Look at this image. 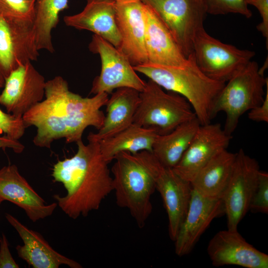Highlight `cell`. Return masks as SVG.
Masks as SVG:
<instances>
[{
	"label": "cell",
	"mask_w": 268,
	"mask_h": 268,
	"mask_svg": "<svg viewBox=\"0 0 268 268\" xmlns=\"http://www.w3.org/2000/svg\"><path fill=\"white\" fill-rule=\"evenodd\" d=\"M45 99L23 116L26 127L37 129L33 143L50 148L53 141L65 138L67 143L82 139L84 130L92 126L99 130L105 114L108 94L103 93L83 97L70 91L67 81L57 76L46 82Z\"/></svg>",
	"instance_id": "6da1fadb"
},
{
	"label": "cell",
	"mask_w": 268,
	"mask_h": 268,
	"mask_svg": "<svg viewBox=\"0 0 268 268\" xmlns=\"http://www.w3.org/2000/svg\"><path fill=\"white\" fill-rule=\"evenodd\" d=\"M77 151L73 156L58 161L53 166L52 176L62 183L66 196H54L57 204L69 217L99 209L103 201L113 191L112 177L109 163L103 158L98 141L82 139L76 142Z\"/></svg>",
	"instance_id": "7a4b0ae2"
},
{
	"label": "cell",
	"mask_w": 268,
	"mask_h": 268,
	"mask_svg": "<svg viewBox=\"0 0 268 268\" xmlns=\"http://www.w3.org/2000/svg\"><path fill=\"white\" fill-rule=\"evenodd\" d=\"M164 89L177 93L192 106L201 125L213 119L214 101L225 83L213 80L200 69L193 53L181 66H166L149 62L133 67Z\"/></svg>",
	"instance_id": "3957f363"
},
{
	"label": "cell",
	"mask_w": 268,
	"mask_h": 268,
	"mask_svg": "<svg viewBox=\"0 0 268 268\" xmlns=\"http://www.w3.org/2000/svg\"><path fill=\"white\" fill-rule=\"evenodd\" d=\"M111 172L117 204L127 208L138 227L142 228L152 210L154 180L134 154L121 152L114 158Z\"/></svg>",
	"instance_id": "277c9868"
},
{
	"label": "cell",
	"mask_w": 268,
	"mask_h": 268,
	"mask_svg": "<svg viewBox=\"0 0 268 268\" xmlns=\"http://www.w3.org/2000/svg\"><path fill=\"white\" fill-rule=\"evenodd\" d=\"M259 69L256 62L250 61L225 83L214 101L212 118L220 112L225 114L223 130L228 135L235 131L244 113L263 101L268 79Z\"/></svg>",
	"instance_id": "5b68a950"
},
{
	"label": "cell",
	"mask_w": 268,
	"mask_h": 268,
	"mask_svg": "<svg viewBox=\"0 0 268 268\" xmlns=\"http://www.w3.org/2000/svg\"><path fill=\"white\" fill-rule=\"evenodd\" d=\"M139 98L133 123L153 128L159 134H167L180 124L196 117L186 99L174 92H166L150 79L140 92Z\"/></svg>",
	"instance_id": "8992f818"
},
{
	"label": "cell",
	"mask_w": 268,
	"mask_h": 268,
	"mask_svg": "<svg viewBox=\"0 0 268 268\" xmlns=\"http://www.w3.org/2000/svg\"><path fill=\"white\" fill-rule=\"evenodd\" d=\"M134 155L149 173L160 194L168 215L169 235L174 241L189 208L192 185L172 168L162 165L152 152L145 150Z\"/></svg>",
	"instance_id": "52a82bcc"
},
{
	"label": "cell",
	"mask_w": 268,
	"mask_h": 268,
	"mask_svg": "<svg viewBox=\"0 0 268 268\" xmlns=\"http://www.w3.org/2000/svg\"><path fill=\"white\" fill-rule=\"evenodd\" d=\"M193 55L204 74L226 83L252 61L255 53L223 43L209 35L203 27L194 36Z\"/></svg>",
	"instance_id": "ba28073f"
},
{
	"label": "cell",
	"mask_w": 268,
	"mask_h": 268,
	"mask_svg": "<svg viewBox=\"0 0 268 268\" xmlns=\"http://www.w3.org/2000/svg\"><path fill=\"white\" fill-rule=\"evenodd\" d=\"M157 14L184 56L193 52L196 32L203 27L207 13L202 0H140Z\"/></svg>",
	"instance_id": "9c48e42d"
},
{
	"label": "cell",
	"mask_w": 268,
	"mask_h": 268,
	"mask_svg": "<svg viewBox=\"0 0 268 268\" xmlns=\"http://www.w3.org/2000/svg\"><path fill=\"white\" fill-rule=\"evenodd\" d=\"M89 48L100 56V74L92 83L90 93L110 94L114 89L128 87L141 92L146 82L136 73L129 60L121 51L102 38L93 34Z\"/></svg>",
	"instance_id": "30bf717a"
},
{
	"label": "cell",
	"mask_w": 268,
	"mask_h": 268,
	"mask_svg": "<svg viewBox=\"0 0 268 268\" xmlns=\"http://www.w3.org/2000/svg\"><path fill=\"white\" fill-rule=\"evenodd\" d=\"M260 171L257 161L243 149L236 153L231 176L222 198L227 229L238 230L239 223L249 210Z\"/></svg>",
	"instance_id": "8fae6325"
},
{
	"label": "cell",
	"mask_w": 268,
	"mask_h": 268,
	"mask_svg": "<svg viewBox=\"0 0 268 268\" xmlns=\"http://www.w3.org/2000/svg\"><path fill=\"white\" fill-rule=\"evenodd\" d=\"M39 56L33 23L0 16V72L4 77Z\"/></svg>",
	"instance_id": "7c38bea8"
},
{
	"label": "cell",
	"mask_w": 268,
	"mask_h": 268,
	"mask_svg": "<svg viewBox=\"0 0 268 268\" xmlns=\"http://www.w3.org/2000/svg\"><path fill=\"white\" fill-rule=\"evenodd\" d=\"M46 81L31 62L20 66L5 78L0 104L7 113L23 116L43 100Z\"/></svg>",
	"instance_id": "4fadbf2b"
},
{
	"label": "cell",
	"mask_w": 268,
	"mask_h": 268,
	"mask_svg": "<svg viewBox=\"0 0 268 268\" xmlns=\"http://www.w3.org/2000/svg\"><path fill=\"white\" fill-rule=\"evenodd\" d=\"M231 138L219 124L201 125L182 158L172 168L173 171L191 183L214 155L227 149Z\"/></svg>",
	"instance_id": "5bb4252c"
},
{
	"label": "cell",
	"mask_w": 268,
	"mask_h": 268,
	"mask_svg": "<svg viewBox=\"0 0 268 268\" xmlns=\"http://www.w3.org/2000/svg\"><path fill=\"white\" fill-rule=\"evenodd\" d=\"M223 214L222 199L206 197L193 188L187 213L174 241L176 255L181 257L191 253L212 220Z\"/></svg>",
	"instance_id": "9a60e30c"
},
{
	"label": "cell",
	"mask_w": 268,
	"mask_h": 268,
	"mask_svg": "<svg viewBox=\"0 0 268 268\" xmlns=\"http://www.w3.org/2000/svg\"><path fill=\"white\" fill-rule=\"evenodd\" d=\"M207 252L215 267L268 268V255L248 243L238 230L227 229L218 232L209 242Z\"/></svg>",
	"instance_id": "2e32d148"
},
{
	"label": "cell",
	"mask_w": 268,
	"mask_h": 268,
	"mask_svg": "<svg viewBox=\"0 0 268 268\" xmlns=\"http://www.w3.org/2000/svg\"><path fill=\"white\" fill-rule=\"evenodd\" d=\"M121 37L118 48L134 67L148 62L145 44V4L140 0L115 1Z\"/></svg>",
	"instance_id": "e0dca14e"
},
{
	"label": "cell",
	"mask_w": 268,
	"mask_h": 268,
	"mask_svg": "<svg viewBox=\"0 0 268 268\" xmlns=\"http://www.w3.org/2000/svg\"><path fill=\"white\" fill-rule=\"evenodd\" d=\"M0 198L23 209L34 222L50 216L58 205L56 202L45 204L14 164L0 169Z\"/></svg>",
	"instance_id": "ac0fdd59"
},
{
	"label": "cell",
	"mask_w": 268,
	"mask_h": 268,
	"mask_svg": "<svg viewBox=\"0 0 268 268\" xmlns=\"http://www.w3.org/2000/svg\"><path fill=\"white\" fill-rule=\"evenodd\" d=\"M64 21L67 26L93 32L117 48L120 46L115 0H88L81 12L65 16Z\"/></svg>",
	"instance_id": "d6986e66"
},
{
	"label": "cell",
	"mask_w": 268,
	"mask_h": 268,
	"mask_svg": "<svg viewBox=\"0 0 268 268\" xmlns=\"http://www.w3.org/2000/svg\"><path fill=\"white\" fill-rule=\"evenodd\" d=\"M5 217L24 243L16 247L18 256L30 266L34 268H58L62 265H66L71 268L82 267L78 262L56 251L40 234L29 229L11 214L6 213Z\"/></svg>",
	"instance_id": "ffe728a7"
},
{
	"label": "cell",
	"mask_w": 268,
	"mask_h": 268,
	"mask_svg": "<svg viewBox=\"0 0 268 268\" xmlns=\"http://www.w3.org/2000/svg\"><path fill=\"white\" fill-rule=\"evenodd\" d=\"M145 6V44L148 62L166 66L185 65L188 58L170 31L154 11Z\"/></svg>",
	"instance_id": "44dd1931"
},
{
	"label": "cell",
	"mask_w": 268,
	"mask_h": 268,
	"mask_svg": "<svg viewBox=\"0 0 268 268\" xmlns=\"http://www.w3.org/2000/svg\"><path fill=\"white\" fill-rule=\"evenodd\" d=\"M139 93L131 88L117 89L105 105L106 114L102 127L96 133L90 132L87 136L88 140L99 142L133 124L139 102Z\"/></svg>",
	"instance_id": "7402d4cb"
},
{
	"label": "cell",
	"mask_w": 268,
	"mask_h": 268,
	"mask_svg": "<svg viewBox=\"0 0 268 268\" xmlns=\"http://www.w3.org/2000/svg\"><path fill=\"white\" fill-rule=\"evenodd\" d=\"M236 153L222 150L214 155L191 183L201 194L214 199H222L228 185Z\"/></svg>",
	"instance_id": "603a6c76"
},
{
	"label": "cell",
	"mask_w": 268,
	"mask_h": 268,
	"mask_svg": "<svg viewBox=\"0 0 268 268\" xmlns=\"http://www.w3.org/2000/svg\"><path fill=\"white\" fill-rule=\"evenodd\" d=\"M159 135L157 131L132 124L114 135L99 141L101 154L109 163L121 152L132 154L142 151L152 152L153 145Z\"/></svg>",
	"instance_id": "cb8c5ba5"
},
{
	"label": "cell",
	"mask_w": 268,
	"mask_h": 268,
	"mask_svg": "<svg viewBox=\"0 0 268 268\" xmlns=\"http://www.w3.org/2000/svg\"><path fill=\"white\" fill-rule=\"evenodd\" d=\"M201 124L197 117L185 122L165 134H159L152 153L163 166L173 168L180 161Z\"/></svg>",
	"instance_id": "d4e9b609"
},
{
	"label": "cell",
	"mask_w": 268,
	"mask_h": 268,
	"mask_svg": "<svg viewBox=\"0 0 268 268\" xmlns=\"http://www.w3.org/2000/svg\"><path fill=\"white\" fill-rule=\"evenodd\" d=\"M68 0H36L33 28L38 50L53 53L52 31L59 21V14L67 6Z\"/></svg>",
	"instance_id": "484cf974"
},
{
	"label": "cell",
	"mask_w": 268,
	"mask_h": 268,
	"mask_svg": "<svg viewBox=\"0 0 268 268\" xmlns=\"http://www.w3.org/2000/svg\"><path fill=\"white\" fill-rule=\"evenodd\" d=\"M36 0H0V16L33 23Z\"/></svg>",
	"instance_id": "4316f807"
},
{
	"label": "cell",
	"mask_w": 268,
	"mask_h": 268,
	"mask_svg": "<svg viewBox=\"0 0 268 268\" xmlns=\"http://www.w3.org/2000/svg\"><path fill=\"white\" fill-rule=\"evenodd\" d=\"M207 13L225 14L239 13L249 18L252 13L245 0H202Z\"/></svg>",
	"instance_id": "83f0119b"
},
{
	"label": "cell",
	"mask_w": 268,
	"mask_h": 268,
	"mask_svg": "<svg viewBox=\"0 0 268 268\" xmlns=\"http://www.w3.org/2000/svg\"><path fill=\"white\" fill-rule=\"evenodd\" d=\"M249 210L268 213V174L260 171L256 189L251 200Z\"/></svg>",
	"instance_id": "f1b7e54d"
},
{
	"label": "cell",
	"mask_w": 268,
	"mask_h": 268,
	"mask_svg": "<svg viewBox=\"0 0 268 268\" xmlns=\"http://www.w3.org/2000/svg\"><path fill=\"white\" fill-rule=\"evenodd\" d=\"M26 128L23 117L5 113L0 108V133L10 138L19 140Z\"/></svg>",
	"instance_id": "f546056e"
},
{
	"label": "cell",
	"mask_w": 268,
	"mask_h": 268,
	"mask_svg": "<svg viewBox=\"0 0 268 268\" xmlns=\"http://www.w3.org/2000/svg\"><path fill=\"white\" fill-rule=\"evenodd\" d=\"M247 4L255 6L259 10L262 17V21L257 26V29L263 36L268 39V0H245Z\"/></svg>",
	"instance_id": "4dcf8cb0"
},
{
	"label": "cell",
	"mask_w": 268,
	"mask_h": 268,
	"mask_svg": "<svg viewBox=\"0 0 268 268\" xmlns=\"http://www.w3.org/2000/svg\"><path fill=\"white\" fill-rule=\"evenodd\" d=\"M266 92L262 103L251 109L248 113V118L257 122H268V80L267 81Z\"/></svg>",
	"instance_id": "1f68e13d"
},
{
	"label": "cell",
	"mask_w": 268,
	"mask_h": 268,
	"mask_svg": "<svg viewBox=\"0 0 268 268\" xmlns=\"http://www.w3.org/2000/svg\"><path fill=\"white\" fill-rule=\"evenodd\" d=\"M8 248V241L4 234L0 239V268H18Z\"/></svg>",
	"instance_id": "d6a6232c"
},
{
	"label": "cell",
	"mask_w": 268,
	"mask_h": 268,
	"mask_svg": "<svg viewBox=\"0 0 268 268\" xmlns=\"http://www.w3.org/2000/svg\"><path fill=\"white\" fill-rule=\"evenodd\" d=\"M6 148L12 149L16 153H20L23 151L25 146L18 140L12 139L3 135L0 136V148L4 149Z\"/></svg>",
	"instance_id": "836d02e7"
},
{
	"label": "cell",
	"mask_w": 268,
	"mask_h": 268,
	"mask_svg": "<svg viewBox=\"0 0 268 268\" xmlns=\"http://www.w3.org/2000/svg\"><path fill=\"white\" fill-rule=\"evenodd\" d=\"M5 82V78L0 72V88L3 87Z\"/></svg>",
	"instance_id": "e575fe53"
},
{
	"label": "cell",
	"mask_w": 268,
	"mask_h": 268,
	"mask_svg": "<svg viewBox=\"0 0 268 268\" xmlns=\"http://www.w3.org/2000/svg\"><path fill=\"white\" fill-rule=\"evenodd\" d=\"M3 201V200L0 198V204Z\"/></svg>",
	"instance_id": "d590c367"
},
{
	"label": "cell",
	"mask_w": 268,
	"mask_h": 268,
	"mask_svg": "<svg viewBox=\"0 0 268 268\" xmlns=\"http://www.w3.org/2000/svg\"><path fill=\"white\" fill-rule=\"evenodd\" d=\"M115 1H123V0H115Z\"/></svg>",
	"instance_id": "8d00e7d4"
}]
</instances>
